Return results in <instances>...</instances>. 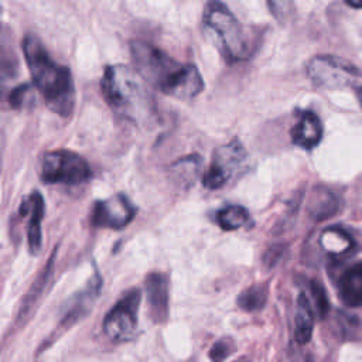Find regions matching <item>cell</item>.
I'll list each match as a JSON object with an SVG mask.
<instances>
[{
  "mask_svg": "<svg viewBox=\"0 0 362 362\" xmlns=\"http://www.w3.org/2000/svg\"><path fill=\"white\" fill-rule=\"evenodd\" d=\"M232 352H233V341L230 338H222L212 345L209 351V358L212 361H222V359H226Z\"/></svg>",
  "mask_w": 362,
  "mask_h": 362,
  "instance_id": "obj_24",
  "label": "cell"
},
{
  "mask_svg": "<svg viewBox=\"0 0 362 362\" xmlns=\"http://www.w3.org/2000/svg\"><path fill=\"white\" fill-rule=\"evenodd\" d=\"M348 6L354 8H362V0H344Z\"/></svg>",
  "mask_w": 362,
  "mask_h": 362,
  "instance_id": "obj_25",
  "label": "cell"
},
{
  "mask_svg": "<svg viewBox=\"0 0 362 362\" xmlns=\"http://www.w3.org/2000/svg\"><path fill=\"white\" fill-rule=\"evenodd\" d=\"M130 54L139 74L161 93L177 99H192L202 92L204 79L195 65L178 62L144 41H132Z\"/></svg>",
  "mask_w": 362,
  "mask_h": 362,
  "instance_id": "obj_1",
  "label": "cell"
},
{
  "mask_svg": "<svg viewBox=\"0 0 362 362\" xmlns=\"http://www.w3.org/2000/svg\"><path fill=\"white\" fill-rule=\"evenodd\" d=\"M136 215V208L124 194L98 201L92 209V223L98 228L122 229L127 226Z\"/></svg>",
  "mask_w": 362,
  "mask_h": 362,
  "instance_id": "obj_9",
  "label": "cell"
},
{
  "mask_svg": "<svg viewBox=\"0 0 362 362\" xmlns=\"http://www.w3.org/2000/svg\"><path fill=\"white\" fill-rule=\"evenodd\" d=\"M307 75L322 89L352 88L362 92V71L346 59L334 55H317L307 64Z\"/></svg>",
  "mask_w": 362,
  "mask_h": 362,
  "instance_id": "obj_5",
  "label": "cell"
},
{
  "mask_svg": "<svg viewBox=\"0 0 362 362\" xmlns=\"http://www.w3.org/2000/svg\"><path fill=\"white\" fill-rule=\"evenodd\" d=\"M249 170V156L240 140L233 139L214 151L212 161L202 175L206 189H221Z\"/></svg>",
  "mask_w": 362,
  "mask_h": 362,
  "instance_id": "obj_6",
  "label": "cell"
},
{
  "mask_svg": "<svg viewBox=\"0 0 362 362\" xmlns=\"http://www.w3.org/2000/svg\"><path fill=\"white\" fill-rule=\"evenodd\" d=\"M144 290L150 317L154 322L161 324L168 317V279L164 273L153 272L144 279Z\"/></svg>",
  "mask_w": 362,
  "mask_h": 362,
  "instance_id": "obj_10",
  "label": "cell"
},
{
  "mask_svg": "<svg viewBox=\"0 0 362 362\" xmlns=\"http://www.w3.org/2000/svg\"><path fill=\"white\" fill-rule=\"evenodd\" d=\"M34 102V89L30 83L16 86L8 95V105L13 109H23Z\"/></svg>",
  "mask_w": 362,
  "mask_h": 362,
  "instance_id": "obj_21",
  "label": "cell"
},
{
  "mask_svg": "<svg viewBox=\"0 0 362 362\" xmlns=\"http://www.w3.org/2000/svg\"><path fill=\"white\" fill-rule=\"evenodd\" d=\"M338 297L346 307L362 305V263L348 267L338 279Z\"/></svg>",
  "mask_w": 362,
  "mask_h": 362,
  "instance_id": "obj_13",
  "label": "cell"
},
{
  "mask_svg": "<svg viewBox=\"0 0 362 362\" xmlns=\"http://www.w3.org/2000/svg\"><path fill=\"white\" fill-rule=\"evenodd\" d=\"M322 137V124L314 112H303L291 129V141L305 150L314 148Z\"/></svg>",
  "mask_w": 362,
  "mask_h": 362,
  "instance_id": "obj_12",
  "label": "cell"
},
{
  "mask_svg": "<svg viewBox=\"0 0 362 362\" xmlns=\"http://www.w3.org/2000/svg\"><path fill=\"white\" fill-rule=\"evenodd\" d=\"M100 89L109 107L133 124H147L156 116V103L148 82L127 65L105 68Z\"/></svg>",
  "mask_w": 362,
  "mask_h": 362,
  "instance_id": "obj_3",
  "label": "cell"
},
{
  "mask_svg": "<svg viewBox=\"0 0 362 362\" xmlns=\"http://www.w3.org/2000/svg\"><path fill=\"white\" fill-rule=\"evenodd\" d=\"M314 304L311 298L307 296V293L301 291L297 297V305H296V341L300 345H305L313 335L314 328Z\"/></svg>",
  "mask_w": 362,
  "mask_h": 362,
  "instance_id": "obj_15",
  "label": "cell"
},
{
  "mask_svg": "<svg viewBox=\"0 0 362 362\" xmlns=\"http://www.w3.org/2000/svg\"><path fill=\"white\" fill-rule=\"evenodd\" d=\"M100 287H102V280H100L99 274L96 273L95 277L86 286V288H83L75 297L72 305L64 314L59 327L61 328H69L74 322H76L79 318H82L86 314V311L89 310V307H92V303L98 297V293H99Z\"/></svg>",
  "mask_w": 362,
  "mask_h": 362,
  "instance_id": "obj_14",
  "label": "cell"
},
{
  "mask_svg": "<svg viewBox=\"0 0 362 362\" xmlns=\"http://www.w3.org/2000/svg\"><path fill=\"white\" fill-rule=\"evenodd\" d=\"M202 170V158L198 154L185 156L170 167V177L171 180L182 188L191 187L195 180L199 177Z\"/></svg>",
  "mask_w": 362,
  "mask_h": 362,
  "instance_id": "obj_16",
  "label": "cell"
},
{
  "mask_svg": "<svg viewBox=\"0 0 362 362\" xmlns=\"http://www.w3.org/2000/svg\"><path fill=\"white\" fill-rule=\"evenodd\" d=\"M21 47L33 83L45 105L57 115L68 117L75 105V88L69 68L58 64L34 34L25 35Z\"/></svg>",
  "mask_w": 362,
  "mask_h": 362,
  "instance_id": "obj_2",
  "label": "cell"
},
{
  "mask_svg": "<svg viewBox=\"0 0 362 362\" xmlns=\"http://www.w3.org/2000/svg\"><path fill=\"white\" fill-rule=\"evenodd\" d=\"M44 198L38 191H33L20 205V215L28 216L27 242L33 255L38 253L41 247V221L44 218Z\"/></svg>",
  "mask_w": 362,
  "mask_h": 362,
  "instance_id": "obj_11",
  "label": "cell"
},
{
  "mask_svg": "<svg viewBox=\"0 0 362 362\" xmlns=\"http://www.w3.org/2000/svg\"><path fill=\"white\" fill-rule=\"evenodd\" d=\"M267 6L274 18L280 23H286L294 13V0H267Z\"/></svg>",
  "mask_w": 362,
  "mask_h": 362,
  "instance_id": "obj_23",
  "label": "cell"
},
{
  "mask_svg": "<svg viewBox=\"0 0 362 362\" xmlns=\"http://www.w3.org/2000/svg\"><path fill=\"white\" fill-rule=\"evenodd\" d=\"M215 222L223 230H236L240 229L250 222L249 211L242 205H225L215 214Z\"/></svg>",
  "mask_w": 362,
  "mask_h": 362,
  "instance_id": "obj_18",
  "label": "cell"
},
{
  "mask_svg": "<svg viewBox=\"0 0 362 362\" xmlns=\"http://www.w3.org/2000/svg\"><path fill=\"white\" fill-rule=\"evenodd\" d=\"M310 293H311V301L314 304L315 313L320 317H325L328 310H329V301L327 297V293L324 287L318 281H311L310 283Z\"/></svg>",
  "mask_w": 362,
  "mask_h": 362,
  "instance_id": "obj_22",
  "label": "cell"
},
{
  "mask_svg": "<svg viewBox=\"0 0 362 362\" xmlns=\"http://www.w3.org/2000/svg\"><path fill=\"white\" fill-rule=\"evenodd\" d=\"M141 294L137 288L127 291L105 315L103 332L115 342H124L134 338L139 322V307Z\"/></svg>",
  "mask_w": 362,
  "mask_h": 362,
  "instance_id": "obj_8",
  "label": "cell"
},
{
  "mask_svg": "<svg viewBox=\"0 0 362 362\" xmlns=\"http://www.w3.org/2000/svg\"><path fill=\"white\" fill-rule=\"evenodd\" d=\"M267 298V287L266 284H255L245 288L236 298V304L239 308L245 311H257L263 308Z\"/></svg>",
  "mask_w": 362,
  "mask_h": 362,
  "instance_id": "obj_20",
  "label": "cell"
},
{
  "mask_svg": "<svg viewBox=\"0 0 362 362\" xmlns=\"http://www.w3.org/2000/svg\"><path fill=\"white\" fill-rule=\"evenodd\" d=\"M202 21L215 47L229 64L249 58L250 44L243 25L222 1L209 0L204 7Z\"/></svg>",
  "mask_w": 362,
  "mask_h": 362,
  "instance_id": "obj_4",
  "label": "cell"
},
{
  "mask_svg": "<svg viewBox=\"0 0 362 362\" xmlns=\"http://www.w3.org/2000/svg\"><path fill=\"white\" fill-rule=\"evenodd\" d=\"M338 197L325 187H315L308 205L310 215L315 221H324L334 216L339 211Z\"/></svg>",
  "mask_w": 362,
  "mask_h": 362,
  "instance_id": "obj_17",
  "label": "cell"
},
{
  "mask_svg": "<svg viewBox=\"0 0 362 362\" xmlns=\"http://www.w3.org/2000/svg\"><path fill=\"white\" fill-rule=\"evenodd\" d=\"M40 178L45 184L81 185L92 178V170L82 156L69 150H54L44 154Z\"/></svg>",
  "mask_w": 362,
  "mask_h": 362,
  "instance_id": "obj_7",
  "label": "cell"
},
{
  "mask_svg": "<svg viewBox=\"0 0 362 362\" xmlns=\"http://www.w3.org/2000/svg\"><path fill=\"white\" fill-rule=\"evenodd\" d=\"M359 98H361V102H362V92H359Z\"/></svg>",
  "mask_w": 362,
  "mask_h": 362,
  "instance_id": "obj_26",
  "label": "cell"
},
{
  "mask_svg": "<svg viewBox=\"0 0 362 362\" xmlns=\"http://www.w3.org/2000/svg\"><path fill=\"white\" fill-rule=\"evenodd\" d=\"M320 243L325 252L332 256L345 255L352 247L351 236L341 228H328L322 232Z\"/></svg>",
  "mask_w": 362,
  "mask_h": 362,
  "instance_id": "obj_19",
  "label": "cell"
}]
</instances>
